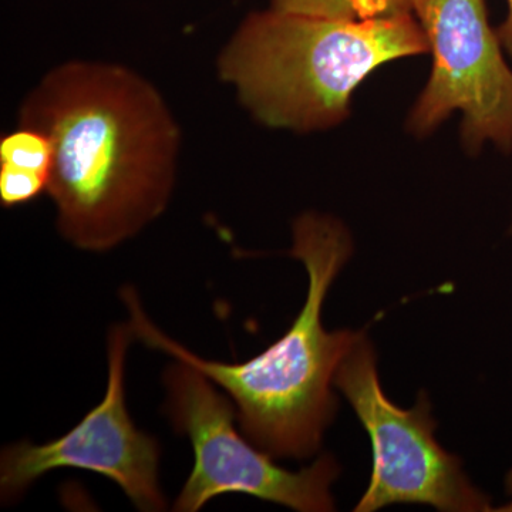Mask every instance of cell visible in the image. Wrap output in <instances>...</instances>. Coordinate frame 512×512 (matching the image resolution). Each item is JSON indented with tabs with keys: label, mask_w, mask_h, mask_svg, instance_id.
I'll list each match as a JSON object with an SVG mask.
<instances>
[{
	"label": "cell",
	"mask_w": 512,
	"mask_h": 512,
	"mask_svg": "<svg viewBox=\"0 0 512 512\" xmlns=\"http://www.w3.org/2000/svg\"><path fill=\"white\" fill-rule=\"evenodd\" d=\"M0 163L49 177L53 164L52 141L36 128L19 126L0 138Z\"/></svg>",
	"instance_id": "9c48e42d"
},
{
	"label": "cell",
	"mask_w": 512,
	"mask_h": 512,
	"mask_svg": "<svg viewBox=\"0 0 512 512\" xmlns=\"http://www.w3.org/2000/svg\"><path fill=\"white\" fill-rule=\"evenodd\" d=\"M164 383L175 429L187 434L194 448V468L175 511H198L212 498L232 493L296 511L335 510L330 493L339 476L335 458L325 454L303 470H285L238 433L234 406L200 370L177 360L165 370Z\"/></svg>",
	"instance_id": "277c9868"
},
{
	"label": "cell",
	"mask_w": 512,
	"mask_h": 512,
	"mask_svg": "<svg viewBox=\"0 0 512 512\" xmlns=\"http://www.w3.org/2000/svg\"><path fill=\"white\" fill-rule=\"evenodd\" d=\"M130 326H114L109 335V383L99 406L60 439L36 444L20 441L5 448L0 461L2 497L13 500L37 478L56 468H80L110 478L141 511H163L158 483L160 447L134 426L126 406V355Z\"/></svg>",
	"instance_id": "52a82bcc"
},
{
	"label": "cell",
	"mask_w": 512,
	"mask_h": 512,
	"mask_svg": "<svg viewBox=\"0 0 512 512\" xmlns=\"http://www.w3.org/2000/svg\"><path fill=\"white\" fill-rule=\"evenodd\" d=\"M293 258L308 272L306 302L288 332L261 355L244 363L202 359L165 335L144 312L136 289L121 299L130 313L134 338L194 366L229 394L242 431L272 457L308 458L318 453L338 400L332 392L340 362L360 332H328L322 306L330 285L352 254L345 225L308 212L293 224Z\"/></svg>",
	"instance_id": "7a4b0ae2"
},
{
	"label": "cell",
	"mask_w": 512,
	"mask_h": 512,
	"mask_svg": "<svg viewBox=\"0 0 512 512\" xmlns=\"http://www.w3.org/2000/svg\"><path fill=\"white\" fill-rule=\"evenodd\" d=\"M427 52L414 13L355 20L269 8L239 23L217 73L262 126L312 133L348 119L356 87L380 66Z\"/></svg>",
	"instance_id": "3957f363"
},
{
	"label": "cell",
	"mask_w": 512,
	"mask_h": 512,
	"mask_svg": "<svg viewBox=\"0 0 512 512\" xmlns=\"http://www.w3.org/2000/svg\"><path fill=\"white\" fill-rule=\"evenodd\" d=\"M335 387L352 404L372 441V477L356 512L393 504H423L453 512L494 511L490 498L464 474L460 458L437 443L427 394L421 393L409 410L387 399L377 375L375 349L365 333L360 332L340 362Z\"/></svg>",
	"instance_id": "5b68a950"
},
{
	"label": "cell",
	"mask_w": 512,
	"mask_h": 512,
	"mask_svg": "<svg viewBox=\"0 0 512 512\" xmlns=\"http://www.w3.org/2000/svg\"><path fill=\"white\" fill-rule=\"evenodd\" d=\"M433 55V70L407 128L424 137L454 111L471 153L487 141L512 150V72L485 0H420L414 10Z\"/></svg>",
	"instance_id": "8992f818"
},
{
	"label": "cell",
	"mask_w": 512,
	"mask_h": 512,
	"mask_svg": "<svg viewBox=\"0 0 512 512\" xmlns=\"http://www.w3.org/2000/svg\"><path fill=\"white\" fill-rule=\"evenodd\" d=\"M505 487H507V493L510 500H508V503H505L503 507L495 508L494 511L512 512V470L508 473L507 481H505Z\"/></svg>",
	"instance_id": "7c38bea8"
},
{
	"label": "cell",
	"mask_w": 512,
	"mask_h": 512,
	"mask_svg": "<svg viewBox=\"0 0 512 512\" xmlns=\"http://www.w3.org/2000/svg\"><path fill=\"white\" fill-rule=\"evenodd\" d=\"M285 12L338 19H373L414 13L420 0H269Z\"/></svg>",
	"instance_id": "ba28073f"
},
{
	"label": "cell",
	"mask_w": 512,
	"mask_h": 512,
	"mask_svg": "<svg viewBox=\"0 0 512 512\" xmlns=\"http://www.w3.org/2000/svg\"><path fill=\"white\" fill-rule=\"evenodd\" d=\"M511 231H512V228H511Z\"/></svg>",
	"instance_id": "4fadbf2b"
},
{
	"label": "cell",
	"mask_w": 512,
	"mask_h": 512,
	"mask_svg": "<svg viewBox=\"0 0 512 512\" xmlns=\"http://www.w3.org/2000/svg\"><path fill=\"white\" fill-rule=\"evenodd\" d=\"M49 177L37 171L0 163V202L12 208L26 204L47 191Z\"/></svg>",
	"instance_id": "30bf717a"
},
{
	"label": "cell",
	"mask_w": 512,
	"mask_h": 512,
	"mask_svg": "<svg viewBox=\"0 0 512 512\" xmlns=\"http://www.w3.org/2000/svg\"><path fill=\"white\" fill-rule=\"evenodd\" d=\"M18 117L52 141L46 192L74 247L109 251L167 210L181 130L146 77L123 64L69 60L43 74Z\"/></svg>",
	"instance_id": "6da1fadb"
},
{
	"label": "cell",
	"mask_w": 512,
	"mask_h": 512,
	"mask_svg": "<svg viewBox=\"0 0 512 512\" xmlns=\"http://www.w3.org/2000/svg\"><path fill=\"white\" fill-rule=\"evenodd\" d=\"M508 13L507 18L497 29V36L500 39L501 46L507 50L508 55L512 57V0H507Z\"/></svg>",
	"instance_id": "8fae6325"
}]
</instances>
